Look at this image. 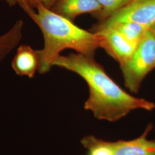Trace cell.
I'll list each match as a JSON object with an SVG mask.
<instances>
[{"mask_svg": "<svg viewBox=\"0 0 155 155\" xmlns=\"http://www.w3.org/2000/svg\"><path fill=\"white\" fill-rule=\"evenodd\" d=\"M5 2L9 6H14L15 5H19L21 8L26 5L24 0H0Z\"/></svg>", "mask_w": 155, "mask_h": 155, "instance_id": "obj_14", "label": "cell"}, {"mask_svg": "<svg viewBox=\"0 0 155 155\" xmlns=\"http://www.w3.org/2000/svg\"><path fill=\"white\" fill-rule=\"evenodd\" d=\"M120 21L138 23L150 29L155 25V0H132L121 10L102 22Z\"/></svg>", "mask_w": 155, "mask_h": 155, "instance_id": "obj_5", "label": "cell"}, {"mask_svg": "<svg viewBox=\"0 0 155 155\" xmlns=\"http://www.w3.org/2000/svg\"><path fill=\"white\" fill-rule=\"evenodd\" d=\"M150 29L155 36V25H154L153 27H152L151 28H150Z\"/></svg>", "mask_w": 155, "mask_h": 155, "instance_id": "obj_15", "label": "cell"}, {"mask_svg": "<svg viewBox=\"0 0 155 155\" xmlns=\"http://www.w3.org/2000/svg\"><path fill=\"white\" fill-rule=\"evenodd\" d=\"M50 9L74 22L82 14L90 13L93 16L101 11V6L96 0H56Z\"/></svg>", "mask_w": 155, "mask_h": 155, "instance_id": "obj_6", "label": "cell"}, {"mask_svg": "<svg viewBox=\"0 0 155 155\" xmlns=\"http://www.w3.org/2000/svg\"><path fill=\"white\" fill-rule=\"evenodd\" d=\"M35 8L36 11L25 6L22 9L38 25L43 35L44 47L36 50L40 74L48 72L63 50L72 49L78 54L94 58L97 50L102 48V39L95 33L78 27L41 4H37Z\"/></svg>", "mask_w": 155, "mask_h": 155, "instance_id": "obj_2", "label": "cell"}, {"mask_svg": "<svg viewBox=\"0 0 155 155\" xmlns=\"http://www.w3.org/2000/svg\"><path fill=\"white\" fill-rule=\"evenodd\" d=\"M81 143L87 150L88 155H114L111 142L89 136L83 137Z\"/></svg>", "mask_w": 155, "mask_h": 155, "instance_id": "obj_11", "label": "cell"}, {"mask_svg": "<svg viewBox=\"0 0 155 155\" xmlns=\"http://www.w3.org/2000/svg\"><path fill=\"white\" fill-rule=\"evenodd\" d=\"M52 66L75 72L85 81L89 97L84 108L98 120L116 122L132 111L153 110L155 104L128 94L105 72L104 67L91 58L80 54L58 56Z\"/></svg>", "mask_w": 155, "mask_h": 155, "instance_id": "obj_1", "label": "cell"}, {"mask_svg": "<svg viewBox=\"0 0 155 155\" xmlns=\"http://www.w3.org/2000/svg\"><path fill=\"white\" fill-rule=\"evenodd\" d=\"M26 5L34 9L38 4H41L46 8L51 9L54 5L56 0H24Z\"/></svg>", "mask_w": 155, "mask_h": 155, "instance_id": "obj_13", "label": "cell"}, {"mask_svg": "<svg viewBox=\"0 0 155 155\" xmlns=\"http://www.w3.org/2000/svg\"><path fill=\"white\" fill-rule=\"evenodd\" d=\"M101 6L99 12L93 17L96 18L99 22L105 21L113 15L121 10L127 5L132 0H96Z\"/></svg>", "mask_w": 155, "mask_h": 155, "instance_id": "obj_12", "label": "cell"}, {"mask_svg": "<svg viewBox=\"0 0 155 155\" xmlns=\"http://www.w3.org/2000/svg\"><path fill=\"white\" fill-rule=\"evenodd\" d=\"M152 129L150 124L137 139L111 142L114 155H155V141L147 137Z\"/></svg>", "mask_w": 155, "mask_h": 155, "instance_id": "obj_7", "label": "cell"}, {"mask_svg": "<svg viewBox=\"0 0 155 155\" xmlns=\"http://www.w3.org/2000/svg\"><path fill=\"white\" fill-rule=\"evenodd\" d=\"M107 25L114 29L129 43L137 47L145 32L148 28L138 23L127 21L106 23Z\"/></svg>", "mask_w": 155, "mask_h": 155, "instance_id": "obj_9", "label": "cell"}, {"mask_svg": "<svg viewBox=\"0 0 155 155\" xmlns=\"http://www.w3.org/2000/svg\"><path fill=\"white\" fill-rule=\"evenodd\" d=\"M39 66V57L36 50L27 45L18 47L12 62V68L17 75L32 78L36 71H38Z\"/></svg>", "mask_w": 155, "mask_h": 155, "instance_id": "obj_8", "label": "cell"}, {"mask_svg": "<svg viewBox=\"0 0 155 155\" xmlns=\"http://www.w3.org/2000/svg\"><path fill=\"white\" fill-rule=\"evenodd\" d=\"M120 66L125 87L137 93L145 77L155 67V36L150 29L144 33L132 57Z\"/></svg>", "mask_w": 155, "mask_h": 155, "instance_id": "obj_3", "label": "cell"}, {"mask_svg": "<svg viewBox=\"0 0 155 155\" xmlns=\"http://www.w3.org/2000/svg\"><path fill=\"white\" fill-rule=\"evenodd\" d=\"M90 31L95 33L102 39V48L120 66L129 60L133 55L137 47L129 43L116 30L99 22L94 25Z\"/></svg>", "mask_w": 155, "mask_h": 155, "instance_id": "obj_4", "label": "cell"}, {"mask_svg": "<svg viewBox=\"0 0 155 155\" xmlns=\"http://www.w3.org/2000/svg\"><path fill=\"white\" fill-rule=\"evenodd\" d=\"M21 38L22 33L16 27L0 36V63L16 47Z\"/></svg>", "mask_w": 155, "mask_h": 155, "instance_id": "obj_10", "label": "cell"}]
</instances>
